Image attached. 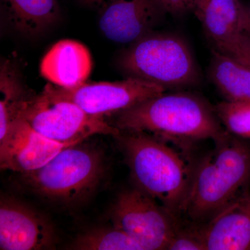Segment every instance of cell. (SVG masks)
I'll use <instances>...</instances> for the list:
<instances>
[{
	"instance_id": "7402d4cb",
	"label": "cell",
	"mask_w": 250,
	"mask_h": 250,
	"mask_svg": "<svg viewBox=\"0 0 250 250\" xmlns=\"http://www.w3.org/2000/svg\"><path fill=\"white\" fill-rule=\"evenodd\" d=\"M166 14L182 16L191 11L195 0H156Z\"/></svg>"
},
{
	"instance_id": "9a60e30c",
	"label": "cell",
	"mask_w": 250,
	"mask_h": 250,
	"mask_svg": "<svg viewBox=\"0 0 250 250\" xmlns=\"http://www.w3.org/2000/svg\"><path fill=\"white\" fill-rule=\"evenodd\" d=\"M1 9L10 25L26 36L39 35L60 16L58 0H1Z\"/></svg>"
},
{
	"instance_id": "7c38bea8",
	"label": "cell",
	"mask_w": 250,
	"mask_h": 250,
	"mask_svg": "<svg viewBox=\"0 0 250 250\" xmlns=\"http://www.w3.org/2000/svg\"><path fill=\"white\" fill-rule=\"evenodd\" d=\"M206 250H250V193L200 225Z\"/></svg>"
},
{
	"instance_id": "8992f818",
	"label": "cell",
	"mask_w": 250,
	"mask_h": 250,
	"mask_svg": "<svg viewBox=\"0 0 250 250\" xmlns=\"http://www.w3.org/2000/svg\"><path fill=\"white\" fill-rule=\"evenodd\" d=\"M21 119L47 139L65 144L82 143L93 135L116 137L121 133L104 118L91 116L77 104L56 96L47 85L29 101Z\"/></svg>"
},
{
	"instance_id": "e0dca14e",
	"label": "cell",
	"mask_w": 250,
	"mask_h": 250,
	"mask_svg": "<svg viewBox=\"0 0 250 250\" xmlns=\"http://www.w3.org/2000/svg\"><path fill=\"white\" fill-rule=\"evenodd\" d=\"M23 84L17 65L11 60L1 62L0 71V140H2L34 98Z\"/></svg>"
},
{
	"instance_id": "3957f363",
	"label": "cell",
	"mask_w": 250,
	"mask_h": 250,
	"mask_svg": "<svg viewBox=\"0 0 250 250\" xmlns=\"http://www.w3.org/2000/svg\"><path fill=\"white\" fill-rule=\"evenodd\" d=\"M116 138L135 187L178 217L193 173L184 156L147 133L121 131Z\"/></svg>"
},
{
	"instance_id": "603a6c76",
	"label": "cell",
	"mask_w": 250,
	"mask_h": 250,
	"mask_svg": "<svg viewBox=\"0 0 250 250\" xmlns=\"http://www.w3.org/2000/svg\"><path fill=\"white\" fill-rule=\"evenodd\" d=\"M242 31L250 38V5L244 4L243 6Z\"/></svg>"
},
{
	"instance_id": "8fae6325",
	"label": "cell",
	"mask_w": 250,
	"mask_h": 250,
	"mask_svg": "<svg viewBox=\"0 0 250 250\" xmlns=\"http://www.w3.org/2000/svg\"><path fill=\"white\" fill-rule=\"evenodd\" d=\"M78 144V143H77ZM76 144L52 141L38 133L24 120L15 123L0 140V167L19 173L37 170L65 148Z\"/></svg>"
},
{
	"instance_id": "9c48e42d",
	"label": "cell",
	"mask_w": 250,
	"mask_h": 250,
	"mask_svg": "<svg viewBox=\"0 0 250 250\" xmlns=\"http://www.w3.org/2000/svg\"><path fill=\"white\" fill-rule=\"evenodd\" d=\"M57 236L46 217L14 197L0 200V250L54 249Z\"/></svg>"
},
{
	"instance_id": "5bb4252c",
	"label": "cell",
	"mask_w": 250,
	"mask_h": 250,
	"mask_svg": "<svg viewBox=\"0 0 250 250\" xmlns=\"http://www.w3.org/2000/svg\"><path fill=\"white\" fill-rule=\"evenodd\" d=\"M243 6L240 0H195L191 11L214 47L243 33Z\"/></svg>"
},
{
	"instance_id": "cb8c5ba5",
	"label": "cell",
	"mask_w": 250,
	"mask_h": 250,
	"mask_svg": "<svg viewBox=\"0 0 250 250\" xmlns=\"http://www.w3.org/2000/svg\"><path fill=\"white\" fill-rule=\"evenodd\" d=\"M82 4L86 5V6H93V7H98L100 9L105 3L107 2L109 0H79Z\"/></svg>"
},
{
	"instance_id": "ac0fdd59",
	"label": "cell",
	"mask_w": 250,
	"mask_h": 250,
	"mask_svg": "<svg viewBox=\"0 0 250 250\" xmlns=\"http://www.w3.org/2000/svg\"><path fill=\"white\" fill-rule=\"evenodd\" d=\"M67 248L75 250H143L131 237L113 225L81 233Z\"/></svg>"
},
{
	"instance_id": "7a4b0ae2",
	"label": "cell",
	"mask_w": 250,
	"mask_h": 250,
	"mask_svg": "<svg viewBox=\"0 0 250 250\" xmlns=\"http://www.w3.org/2000/svg\"><path fill=\"white\" fill-rule=\"evenodd\" d=\"M193 170L181 214L202 225L247 192L250 182V146L226 132Z\"/></svg>"
},
{
	"instance_id": "2e32d148",
	"label": "cell",
	"mask_w": 250,
	"mask_h": 250,
	"mask_svg": "<svg viewBox=\"0 0 250 250\" xmlns=\"http://www.w3.org/2000/svg\"><path fill=\"white\" fill-rule=\"evenodd\" d=\"M208 77L226 101L250 102V68L238 59L213 49Z\"/></svg>"
},
{
	"instance_id": "30bf717a",
	"label": "cell",
	"mask_w": 250,
	"mask_h": 250,
	"mask_svg": "<svg viewBox=\"0 0 250 250\" xmlns=\"http://www.w3.org/2000/svg\"><path fill=\"white\" fill-rule=\"evenodd\" d=\"M166 14L156 0H109L100 8L99 27L108 40L131 45L154 31Z\"/></svg>"
},
{
	"instance_id": "5b68a950",
	"label": "cell",
	"mask_w": 250,
	"mask_h": 250,
	"mask_svg": "<svg viewBox=\"0 0 250 250\" xmlns=\"http://www.w3.org/2000/svg\"><path fill=\"white\" fill-rule=\"evenodd\" d=\"M120 65L127 77L181 90L199 84L201 73L191 47L179 34L155 32L131 44L122 54Z\"/></svg>"
},
{
	"instance_id": "277c9868",
	"label": "cell",
	"mask_w": 250,
	"mask_h": 250,
	"mask_svg": "<svg viewBox=\"0 0 250 250\" xmlns=\"http://www.w3.org/2000/svg\"><path fill=\"white\" fill-rule=\"evenodd\" d=\"M82 143L65 148L45 166L21 174L22 184L38 196L64 207L86 201L106 171L100 149Z\"/></svg>"
},
{
	"instance_id": "ffe728a7",
	"label": "cell",
	"mask_w": 250,
	"mask_h": 250,
	"mask_svg": "<svg viewBox=\"0 0 250 250\" xmlns=\"http://www.w3.org/2000/svg\"><path fill=\"white\" fill-rule=\"evenodd\" d=\"M167 250H206L200 227L182 228L179 225Z\"/></svg>"
},
{
	"instance_id": "44dd1931",
	"label": "cell",
	"mask_w": 250,
	"mask_h": 250,
	"mask_svg": "<svg viewBox=\"0 0 250 250\" xmlns=\"http://www.w3.org/2000/svg\"><path fill=\"white\" fill-rule=\"evenodd\" d=\"M213 49L234 57L250 68V38L243 33L225 43L214 46Z\"/></svg>"
},
{
	"instance_id": "6da1fadb",
	"label": "cell",
	"mask_w": 250,
	"mask_h": 250,
	"mask_svg": "<svg viewBox=\"0 0 250 250\" xmlns=\"http://www.w3.org/2000/svg\"><path fill=\"white\" fill-rule=\"evenodd\" d=\"M114 126L181 145L214 141L226 132L214 106L203 97L183 90L164 92L118 113Z\"/></svg>"
},
{
	"instance_id": "52a82bcc",
	"label": "cell",
	"mask_w": 250,
	"mask_h": 250,
	"mask_svg": "<svg viewBox=\"0 0 250 250\" xmlns=\"http://www.w3.org/2000/svg\"><path fill=\"white\" fill-rule=\"evenodd\" d=\"M112 225L134 240L143 250H167L178 217L139 188L125 189L110 208Z\"/></svg>"
},
{
	"instance_id": "ba28073f",
	"label": "cell",
	"mask_w": 250,
	"mask_h": 250,
	"mask_svg": "<svg viewBox=\"0 0 250 250\" xmlns=\"http://www.w3.org/2000/svg\"><path fill=\"white\" fill-rule=\"evenodd\" d=\"M47 85L56 96L70 100L88 114L101 118L116 116L167 90L152 82L133 77L118 82H85L70 89L51 83Z\"/></svg>"
},
{
	"instance_id": "4fadbf2b",
	"label": "cell",
	"mask_w": 250,
	"mask_h": 250,
	"mask_svg": "<svg viewBox=\"0 0 250 250\" xmlns=\"http://www.w3.org/2000/svg\"><path fill=\"white\" fill-rule=\"evenodd\" d=\"M93 67L91 54L78 41L65 39L54 44L41 63L42 76L61 88H76L83 84Z\"/></svg>"
},
{
	"instance_id": "d6986e66",
	"label": "cell",
	"mask_w": 250,
	"mask_h": 250,
	"mask_svg": "<svg viewBox=\"0 0 250 250\" xmlns=\"http://www.w3.org/2000/svg\"><path fill=\"white\" fill-rule=\"evenodd\" d=\"M224 128L230 134L250 139V102L225 101L214 106Z\"/></svg>"
}]
</instances>
